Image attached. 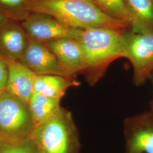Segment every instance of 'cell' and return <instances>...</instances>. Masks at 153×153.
<instances>
[{
  "label": "cell",
  "instance_id": "9",
  "mask_svg": "<svg viewBox=\"0 0 153 153\" xmlns=\"http://www.w3.org/2000/svg\"><path fill=\"white\" fill-rule=\"evenodd\" d=\"M44 43L71 76L75 78L77 74L82 73L85 68V57L79 40L59 39Z\"/></svg>",
  "mask_w": 153,
  "mask_h": 153
},
{
  "label": "cell",
  "instance_id": "17",
  "mask_svg": "<svg viewBox=\"0 0 153 153\" xmlns=\"http://www.w3.org/2000/svg\"><path fill=\"white\" fill-rule=\"evenodd\" d=\"M35 150L29 138L15 140L0 137V153H33Z\"/></svg>",
  "mask_w": 153,
  "mask_h": 153
},
{
  "label": "cell",
  "instance_id": "14",
  "mask_svg": "<svg viewBox=\"0 0 153 153\" xmlns=\"http://www.w3.org/2000/svg\"><path fill=\"white\" fill-rule=\"evenodd\" d=\"M60 99L33 94L28 105L35 127L48 120L60 108Z\"/></svg>",
  "mask_w": 153,
  "mask_h": 153
},
{
  "label": "cell",
  "instance_id": "11",
  "mask_svg": "<svg viewBox=\"0 0 153 153\" xmlns=\"http://www.w3.org/2000/svg\"><path fill=\"white\" fill-rule=\"evenodd\" d=\"M6 61L9 73L5 91L28 104L33 94V81L36 74L19 61Z\"/></svg>",
  "mask_w": 153,
  "mask_h": 153
},
{
  "label": "cell",
  "instance_id": "19",
  "mask_svg": "<svg viewBox=\"0 0 153 153\" xmlns=\"http://www.w3.org/2000/svg\"><path fill=\"white\" fill-rule=\"evenodd\" d=\"M10 20L7 16H6L5 14L0 10V28L4 25H5L8 22H9Z\"/></svg>",
  "mask_w": 153,
  "mask_h": 153
},
{
  "label": "cell",
  "instance_id": "15",
  "mask_svg": "<svg viewBox=\"0 0 153 153\" xmlns=\"http://www.w3.org/2000/svg\"><path fill=\"white\" fill-rule=\"evenodd\" d=\"M107 16L127 24L130 29L132 19L123 0H91Z\"/></svg>",
  "mask_w": 153,
  "mask_h": 153
},
{
  "label": "cell",
  "instance_id": "8",
  "mask_svg": "<svg viewBox=\"0 0 153 153\" xmlns=\"http://www.w3.org/2000/svg\"><path fill=\"white\" fill-rule=\"evenodd\" d=\"M128 153H153V115L147 112L125 122Z\"/></svg>",
  "mask_w": 153,
  "mask_h": 153
},
{
  "label": "cell",
  "instance_id": "7",
  "mask_svg": "<svg viewBox=\"0 0 153 153\" xmlns=\"http://www.w3.org/2000/svg\"><path fill=\"white\" fill-rule=\"evenodd\" d=\"M36 75H57L76 78L67 71L46 44L28 37V43L19 61Z\"/></svg>",
  "mask_w": 153,
  "mask_h": 153
},
{
  "label": "cell",
  "instance_id": "3",
  "mask_svg": "<svg viewBox=\"0 0 153 153\" xmlns=\"http://www.w3.org/2000/svg\"><path fill=\"white\" fill-rule=\"evenodd\" d=\"M29 138L38 153H78L79 148L72 115L61 107L48 120L36 126Z\"/></svg>",
  "mask_w": 153,
  "mask_h": 153
},
{
  "label": "cell",
  "instance_id": "12",
  "mask_svg": "<svg viewBox=\"0 0 153 153\" xmlns=\"http://www.w3.org/2000/svg\"><path fill=\"white\" fill-rule=\"evenodd\" d=\"M79 85L76 78L57 75H36L33 81V93L53 98H61L69 88Z\"/></svg>",
  "mask_w": 153,
  "mask_h": 153
},
{
  "label": "cell",
  "instance_id": "13",
  "mask_svg": "<svg viewBox=\"0 0 153 153\" xmlns=\"http://www.w3.org/2000/svg\"><path fill=\"white\" fill-rule=\"evenodd\" d=\"M131 19V30L136 33L153 32V0H123Z\"/></svg>",
  "mask_w": 153,
  "mask_h": 153
},
{
  "label": "cell",
  "instance_id": "21",
  "mask_svg": "<svg viewBox=\"0 0 153 153\" xmlns=\"http://www.w3.org/2000/svg\"><path fill=\"white\" fill-rule=\"evenodd\" d=\"M4 91H1V90H0V96L1 95V94H2V93H3Z\"/></svg>",
  "mask_w": 153,
  "mask_h": 153
},
{
  "label": "cell",
  "instance_id": "6",
  "mask_svg": "<svg viewBox=\"0 0 153 153\" xmlns=\"http://www.w3.org/2000/svg\"><path fill=\"white\" fill-rule=\"evenodd\" d=\"M21 24L29 38L43 42L59 39L78 40L82 30L70 27L50 16L39 13H31Z\"/></svg>",
  "mask_w": 153,
  "mask_h": 153
},
{
  "label": "cell",
  "instance_id": "10",
  "mask_svg": "<svg viewBox=\"0 0 153 153\" xmlns=\"http://www.w3.org/2000/svg\"><path fill=\"white\" fill-rule=\"evenodd\" d=\"M28 43L21 23L10 21L0 28V56L5 60L19 61Z\"/></svg>",
  "mask_w": 153,
  "mask_h": 153
},
{
  "label": "cell",
  "instance_id": "16",
  "mask_svg": "<svg viewBox=\"0 0 153 153\" xmlns=\"http://www.w3.org/2000/svg\"><path fill=\"white\" fill-rule=\"evenodd\" d=\"M27 0H0V10L13 21L23 22L30 12L26 8Z\"/></svg>",
  "mask_w": 153,
  "mask_h": 153
},
{
  "label": "cell",
  "instance_id": "2",
  "mask_svg": "<svg viewBox=\"0 0 153 153\" xmlns=\"http://www.w3.org/2000/svg\"><path fill=\"white\" fill-rule=\"evenodd\" d=\"M120 31L107 28H89L82 30L78 40L85 57V68L82 74L91 85L104 76L109 65L124 57Z\"/></svg>",
  "mask_w": 153,
  "mask_h": 153
},
{
  "label": "cell",
  "instance_id": "1",
  "mask_svg": "<svg viewBox=\"0 0 153 153\" xmlns=\"http://www.w3.org/2000/svg\"><path fill=\"white\" fill-rule=\"evenodd\" d=\"M26 8L30 13L47 14L76 29L130 28L125 23L107 16L91 0H27Z\"/></svg>",
  "mask_w": 153,
  "mask_h": 153
},
{
  "label": "cell",
  "instance_id": "20",
  "mask_svg": "<svg viewBox=\"0 0 153 153\" xmlns=\"http://www.w3.org/2000/svg\"><path fill=\"white\" fill-rule=\"evenodd\" d=\"M150 78H152V82H153V73L152 74V75L151 76H150ZM153 115V104H152V111L150 112Z\"/></svg>",
  "mask_w": 153,
  "mask_h": 153
},
{
  "label": "cell",
  "instance_id": "22",
  "mask_svg": "<svg viewBox=\"0 0 153 153\" xmlns=\"http://www.w3.org/2000/svg\"><path fill=\"white\" fill-rule=\"evenodd\" d=\"M33 153H38V152H36V150H35V152H33Z\"/></svg>",
  "mask_w": 153,
  "mask_h": 153
},
{
  "label": "cell",
  "instance_id": "4",
  "mask_svg": "<svg viewBox=\"0 0 153 153\" xmlns=\"http://www.w3.org/2000/svg\"><path fill=\"white\" fill-rule=\"evenodd\" d=\"M35 125L28 104L4 91L0 96V137L15 140L28 138Z\"/></svg>",
  "mask_w": 153,
  "mask_h": 153
},
{
  "label": "cell",
  "instance_id": "18",
  "mask_svg": "<svg viewBox=\"0 0 153 153\" xmlns=\"http://www.w3.org/2000/svg\"><path fill=\"white\" fill-rule=\"evenodd\" d=\"M8 66L5 59L0 56V90L5 91L8 78Z\"/></svg>",
  "mask_w": 153,
  "mask_h": 153
},
{
  "label": "cell",
  "instance_id": "5",
  "mask_svg": "<svg viewBox=\"0 0 153 153\" xmlns=\"http://www.w3.org/2000/svg\"><path fill=\"white\" fill-rule=\"evenodd\" d=\"M124 58L133 67L136 86L144 84L153 73V32L136 33L130 28L122 33Z\"/></svg>",
  "mask_w": 153,
  "mask_h": 153
}]
</instances>
